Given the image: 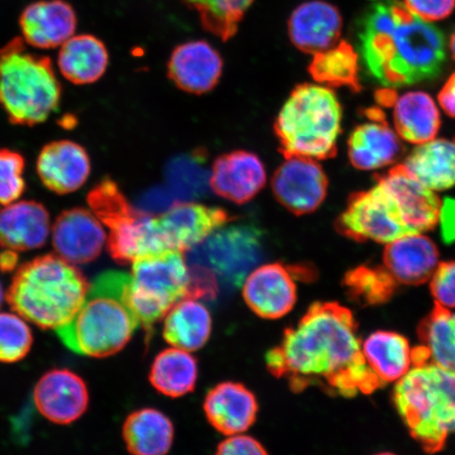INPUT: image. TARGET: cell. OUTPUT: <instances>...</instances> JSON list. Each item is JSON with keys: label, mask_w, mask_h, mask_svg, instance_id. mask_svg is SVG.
Returning <instances> with one entry per match:
<instances>
[{"label": "cell", "mask_w": 455, "mask_h": 455, "mask_svg": "<svg viewBox=\"0 0 455 455\" xmlns=\"http://www.w3.org/2000/svg\"><path fill=\"white\" fill-rule=\"evenodd\" d=\"M275 378L294 392L316 387L335 396L371 395L385 384L363 357L356 321L338 303H315L266 356Z\"/></svg>", "instance_id": "1"}, {"label": "cell", "mask_w": 455, "mask_h": 455, "mask_svg": "<svg viewBox=\"0 0 455 455\" xmlns=\"http://www.w3.org/2000/svg\"><path fill=\"white\" fill-rule=\"evenodd\" d=\"M363 66L386 88L429 81L442 72L446 41L432 22L397 0L375 4L358 32Z\"/></svg>", "instance_id": "2"}, {"label": "cell", "mask_w": 455, "mask_h": 455, "mask_svg": "<svg viewBox=\"0 0 455 455\" xmlns=\"http://www.w3.org/2000/svg\"><path fill=\"white\" fill-rule=\"evenodd\" d=\"M129 275L102 273L90 286L81 308L57 335L71 351L90 357L117 354L140 326L127 300Z\"/></svg>", "instance_id": "3"}, {"label": "cell", "mask_w": 455, "mask_h": 455, "mask_svg": "<svg viewBox=\"0 0 455 455\" xmlns=\"http://www.w3.org/2000/svg\"><path fill=\"white\" fill-rule=\"evenodd\" d=\"M89 288L76 266L60 255H44L20 267L7 299L26 321L39 328L57 330L76 315Z\"/></svg>", "instance_id": "4"}, {"label": "cell", "mask_w": 455, "mask_h": 455, "mask_svg": "<svg viewBox=\"0 0 455 455\" xmlns=\"http://www.w3.org/2000/svg\"><path fill=\"white\" fill-rule=\"evenodd\" d=\"M394 402L425 452L442 451L455 435V372L432 363L414 365L395 384Z\"/></svg>", "instance_id": "5"}, {"label": "cell", "mask_w": 455, "mask_h": 455, "mask_svg": "<svg viewBox=\"0 0 455 455\" xmlns=\"http://www.w3.org/2000/svg\"><path fill=\"white\" fill-rule=\"evenodd\" d=\"M341 107L326 85L303 84L284 102L275 133L286 157L327 159L337 155Z\"/></svg>", "instance_id": "6"}, {"label": "cell", "mask_w": 455, "mask_h": 455, "mask_svg": "<svg viewBox=\"0 0 455 455\" xmlns=\"http://www.w3.org/2000/svg\"><path fill=\"white\" fill-rule=\"evenodd\" d=\"M14 38L0 49V106L21 126L43 123L59 108L61 87L49 57Z\"/></svg>", "instance_id": "7"}, {"label": "cell", "mask_w": 455, "mask_h": 455, "mask_svg": "<svg viewBox=\"0 0 455 455\" xmlns=\"http://www.w3.org/2000/svg\"><path fill=\"white\" fill-rule=\"evenodd\" d=\"M183 253L171 250L133 263L127 300L146 330L152 329L178 301L187 298L189 268Z\"/></svg>", "instance_id": "8"}, {"label": "cell", "mask_w": 455, "mask_h": 455, "mask_svg": "<svg viewBox=\"0 0 455 455\" xmlns=\"http://www.w3.org/2000/svg\"><path fill=\"white\" fill-rule=\"evenodd\" d=\"M263 255L261 232L253 226L220 228L192 249V264L207 267L228 287H240Z\"/></svg>", "instance_id": "9"}, {"label": "cell", "mask_w": 455, "mask_h": 455, "mask_svg": "<svg viewBox=\"0 0 455 455\" xmlns=\"http://www.w3.org/2000/svg\"><path fill=\"white\" fill-rule=\"evenodd\" d=\"M338 230L352 240L390 243L415 235L403 218L400 204L382 181L371 189L355 193L338 220Z\"/></svg>", "instance_id": "10"}, {"label": "cell", "mask_w": 455, "mask_h": 455, "mask_svg": "<svg viewBox=\"0 0 455 455\" xmlns=\"http://www.w3.org/2000/svg\"><path fill=\"white\" fill-rule=\"evenodd\" d=\"M272 189L284 208L297 215L315 212L327 196L328 180L315 159L286 157L272 180Z\"/></svg>", "instance_id": "11"}, {"label": "cell", "mask_w": 455, "mask_h": 455, "mask_svg": "<svg viewBox=\"0 0 455 455\" xmlns=\"http://www.w3.org/2000/svg\"><path fill=\"white\" fill-rule=\"evenodd\" d=\"M295 281V268L280 263L258 267L244 280L243 299L255 315L266 320H277L297 304Z\"/></svg>", "instance_id": "12"}, {"label": "cell", "mask_w": 455, "mask_h": 455, "mask_svg": "<svg viewBox=\"0 0 455 455\" xmlns=\"http://www.w3.org/2000/svg\"><path fill=\"white\" fill-rule=\"evenodd\" d=\"M34 405L50 422L69 425L89 406L87 384L69 369H54L43 375L34 388Z\"/></svg>", "instance_id": "13"}, {"label": "cell", "mask_w": 455, "mask_h": 455, "mask_svg": "<svg viewBox=\"0 0 455 455\" xmlns=\"http://www.w3.org/2000/svg\"><path fill=\"white\" fill-rule=\"evenodd\" d=\"M230 220L225 210L195 203L176 204L156 218L169 250L180 252L196 248Z\"/></svg>", "instance_id": "14"}, {"label": "cell", "mask_w": 455, "mask_h": 455, "mask_svg": "<svg viewBox=\"0 0 455 455\" xmlns=\"http://www.w3.org/2000/svg\"><path fill=\"white\" fill-rule=\"evenodd\" d=\"M110 229L109 251L121 264L171 251L159 230L156 218L132 206L105 224Z\"/></svg>", "instance_id": "15"}, {"label": "cell", "mask_w": 455, "mask_h": 455, "mask_svg": "<svg viewBox=\"0 0 455 455\" xmlns=\"http://www.w3.org/2000/svg\"><path fill=\"white\" fill-rule=\"evenodd\" d=\"M343 20L337 7L323 0H310L293 10L288 36L295 48L315 55L339 42Z\"/></svg>", "instance_id": "16"}, {"label": "cell", "mask_w": 455, "mask_h": 455, "mask_svg": "<svg viewBox=\"0 0 455 455\" xmlns=\"http://www.w3.org/2000/svg\"><path fill=\"white\" fill-rule=\"evenodd\" d=\"M224 62L218 50L204 41L178 45L168 62V74L180 90L192 94L210 92L218 85Z\"/></svg>", "instance_id": "17"}, {"label": "cell", "mask_w": 455, "mask_h": 455, "mask_svg": "<svg viewBox=\"0 0 455 455\" xmlns=\"http://www.w3.org/2000/svg\"><path fill=\"white\" fill-rule=\"evenodd\" d=\"M53 246L61 259L73 265L98 259L106 243L101 221L84 209L62 213L53 227Z\"/></svg>", "instance_id": "18"}, {"label": "cell", "mask_w": 455, "mask_h": 455, "mask_svg": "<svg viewBox=\"0 0 455 455\" xmlns=\"http://www.w3.org/2000/svg\"><path fill=\"white\" fill-rule=\"evenodd\" d=\"M266 180L264 164L258 156L247 151H235L216 159L209 183L219 196L243 204L263 189Z\"/></svg>", "instance_id": "19"}, {"label": "cell", "mask_w": 455, "mask_h": 455, "mask_svg": "<svg viewBox=\"0 0 455 455\" xmlns=\"http://www.w3.org/2000/svg\"><path fill=\"white\" fill-rule=\"evenodd\" d=\"M367 118L350 135V162L356 169L367 171L389 166L402 155V142L386 122L382 111L368 110Z\"/></svg>", "instance_id": "20"}, {"label": "cell", "mask_w": 455, "mask_h": 455, "mask_svg": "<svg viewBox=\"0 0 455 455\" xmlns=\"http://www.w3.org/2000/svg\"><path fill=\"white\" fill-rule=\"evenodd\" d=\"M22 39L38 49L61 47L74 36L77 17L64 0H41L24 10L20 20Z\"/></svg>", "instance_id": "21"}, {"label": "cell", "mask_w": 455, "mask_h": 455, "mask_svg": "<svg viewBox=\"0 0 455 455\" xmlns=\"http://www.w3.org/2000/svg\"><path fill=\"white\" fill-rule=\"evenodd\" d=\"M439 258L435 243L423 233H415L387 244L384 268L396 283L419 286L430 281Z\"/></svg>", "instance_id": "22"}, {"label": "cell", "mask_w": 455, "mask_h": 455, "mask_svg": "<svg viewBox=\"0 0 455 455\" xmlns=\"http://www.w3.org/2000/svg\"><path fill=\"white\" fill-rule=\"evenodd\" d=\"M204 411L213 428L228 436L243 435L256 420L259 403L246 386L220 383L208 392Z\"/></svg>", "instance_id": "23"}, {"label": "cell", "mask_w": 455, "mask_h": 455, "mask_svg": "<svg viewBox=\"0 0 455 455\" xmlns=\"http://www.w3.org/2000/svg\"><path fill=\"white\" fill-rule=\"evenodd\" d=\"M378 180L382 181L395 196L413 233L434 229L439 221L442 204L435 191L420 184L403 164L379 176Z\"/></svg>", "instance_id": "24"}, {"label": "cell", "mask_w": 455, "mask_h": 455, "mask_svg": "<svg viewBox=\"0 0 455 455\" xmlns=\"http://www.w3.org/2000/svg\"><path fill=\"white\" fill-rule=\"evenodd\" d=\"M90 168L87 152L69 140L45 146L37 161V172L44 185L59 195L78 190L87 181Z\"/></svg>", "instance_id": "25"}, {"label": "cell", "mask_w": 455, "mask_h": 455, "mask_svg": "<svg viewBox=\"0 0 455 455\" xmlns=\"http://www.w3.org/2000/svg\"><path fill=\"white\" fill-rule=\"evenodd\" d=\"M50 235V218L43 204L13 203L0 212V243L13 251L44 246Z\"/></svg>", "instance_id": "26"}, {"label": "cell", "mask_w": 455, "mask_h": 455, "mask_svg": "<svg viewBox=\"0 0 455 455\" xmlns=\"http://www.w3.org/2000/svg\"><path fill=\"white\" fill-rule=\"evenodd\" d=\"M420 345L412 349L413 366L432 363L455 372V311L435 305L418 328Z\"/></svg>", "instance_id": "27"}, {"label": "cell", "mask_w": 455, "mask_h": 455, "mask_svg": "<svg viewBox=\"0 0 455 455\" xmlns=\"http://www.w3.org/2000/svg\"><path fill=\"white\" fill-rule=\"evenodd\" d=\"M403 166L432 191L451 189L455 186V139H435L419 145Z\"/></svg>", "instance_id": "28"}, {"label": "cell", "mask_w": 455, "mask_h": 455, "mask_svg": "<svg viewBox=\"0 0 455 455\" xmlns=\"http://www.w3.org/2000/svg\"><path fill=\"white\" fill-rule=\"evenodd\" d=\"M212 332V315L199 299H183L164 317V338L176 348L189 352L201 349Z\"/></svg>", "instance_id": "29"}, {"label": "cell", "mask_w": 455, "mask_h": 455, "mask_svg": "<svg viewBox=\"0 0 455 455\" xmlns=\"http://www.w3.org/2000/svg\"><path fill=\"white\" fill-rule=\"evenodd\" d=\"M363 357L370 369L386 384L397 383L413 367L411 344L403 335L377 331L362 343Z\"/></svg>", "instance_id": "30"}, {"label": "cell", "mask_w": 455, "mask_h": 455, "mask_svg": "<svg viewBox=\"0 0 455 455\" xmlns=\"http://www.w3.org/2000/svg\"><path fill=\"white\" fill-rule=\"evenodd\" d=\"M123 437L132 455H167L174 440V427L166 414L153 408L131 413Z\"/></svg>", "instance_id": "31"}, {"label": "cell", "mask_w": 455, "mask_h": 455, "mask_svg": "<svg viewBox=\"0 0 455 455\" xmlns=\"http://www.w3.org/2000/svg\"><path fill=\"white\" fill-rule=\"evenodd\" d=\"M109 65V54L104 43L93 36H72L61 45L60 70L68 81L76 84L98 82Z\"/></svg>", "instance_id": "32"}, {"label": "cell", "mask_w": 455, "mask_h": 455, "mask_svg": "<svg viewBox=\"0 0 455 455\" xmlns=\"http://www.w3.org/2000/svg\"><path fill=\"white\" fill-rule=\"evenodd\" d=\"M394 121L398 135L411 144L435 139L441 128L439 108L425 92H409L395 100Z\"/></svg>", "instance_id": "33"}, {"label": "cell", "mask_w": 455, "mask_h": 455, "mask_svg": "<svg viewBox=\"0 0 455 455\" xmlns=\"http://www.w3.org/2000/svg\"><path fill=\"white\" fill-rule=\"evenodd\" d=\"M198 377L197 362L191 352L168 348L158 354L150 370V382L164 395L180 397L195 390Z\"/></svg>", "instance_id": "34"}, {"label": "cell", "mask_w": 455, "mask_h": 455, "mask_svg": "<svg viewBox=\"0 0 455 455\" xmlns=\"http://www.w3.org/2000/svg\"><path fill=\"white\" fill-rule=\"evenodd\" d=\"M358 54L349 43L339 42L333 47L313 55L309 73L326 87H348L360 91Z\"/></svg>", "instance_id": "35"}, {"label": "cell", "mask_w": 455, "mask_h": 455, "mask_svg": "<svg viewBox=\"0 0 455 455\" xmlns=\"http://www.w3.org/2000/svg\"><path fill=\"white\" fill-rule=\"evenodd\" d=\"M195 9L204 30L223 42L238 31L244 15L254 0H184Z\"/></svg>", "instance_id": "36"}, {"label": "cell", "mask_w": 455, "mask_h": 455, "mask_svg": "<svg viewBox=\"0 0 455 455\" xmlns=\"http://www.w3.org/2000/svg\"><path fill=\"white\" fill-rule=\"evenodd\" d=\"M345 283L355 299L370 305L385 303L394 295L397 284L385 268L365 266L347 273Z\"/></svg>", "instance_id": "37"}, {"label": "cell", "mask_w": 455, "mask_h": 455, "mask_svg": "<svg viewBox=\"0 0 455 455\" xmlns=\"http://www.w3.org/2000/svg\"><path fill=\"white\" fill-rule=\"evenodd\" d=\"M33 334L25 318L17 313H0V363H17L28 355Z\"/></svg>", "instance_id": "38"}, {"label": "cell", "mask_w": 455, "mask_h": 455, "mask_svg": "<svg viewBox=\"0 0 455 455\" xmlns=\"http://www.w3.org/2000/svg\"><path fill=\"white\" fill-rule=\"evenodd\" d=\"M25 161L19 153L0 150V206H9L25 191Z\"/></svg>", "instance_id": "39"}, {"label": "cell", "mask_w": 455, "mask_h": 455, "mask_svg": "<svg viewBox=\"0 0 455 455\" xmlns=\"http://www.w3.org/2000/svg\"><path fill=\"white\" fill-rule=\"evenodd\" d=\"M430 291L435 304L455 309V261L440 263L430 278Z\"/></svg>", "instance_id": "40"}, {"label": "cell", "mask_w": 455, "mask_h": 455, "mask_svg": "<svg viewBox=\"0 0 455 455\" xmlns=\"http://www.w3.org/2000/svg\"><path fill=\"white\" fill-rule=\"evenodd\" d=\"M214 273L207 267L192 264L189 268V287L187 298L213 299L219 291L218 281Z\"/></svg>", "instance_id": "41"}, {"label": "cell", "mask_w": 455, "mask_h": 455, "mask_svg": "<svg viewBox=\"0 0 455 455\" xmlns=\"http://www.w3.org/2000/svg\"><path fill=\"white\" fill-rule=\"evenodd\" d=\"M412 13L426 21H437L451 16L455 9V0H403Z\"/></svg>", "instance_id": "42"}, {"label": "cell", "mask_w": 455, "mask_h": 455, "mask_svg": "<svg viewBox=\"0 0 455 455\" xmlns=\"http://www.w3.org/2000/svg\"><path fill=\"white\" fill-rule=\"evenodd\" d=\"M215 455H268V452L258 440L243 434L221 442Z\"/></svg>", "instance_id": "43"}, {"label": "cell", "mask_w": 455, "mask_h": 455, "mask_svg": "<svg viewBox=\"0 0 455 455\" xmlns=\"http://www.w3.org/2000/svg\"><path fill=\"white\" fill-rule=\"evenodd\" d=\"M443 241L455 242V199L447 198L441 204L439 221Z\"/></svg>", "instance_id": "44"}, {"label": "cell", "mask_w": 455, "mask_h": 455, "mask_svg": "<svg viewBox=\"0 0 455 455\" xmlns=\"http://www.w3.org/2000/svg\"><path fill=\"white\" fill-rule=\"evenodd\" d=\"M439 102L449 116L455 118V73L449 77L439 94Z\"/></svg>", "instance_id": "45"}, {"label": "cell", "mask_w": 455, "mask_h": 455, "mask_svg": "<svg viewBox=\"0 0 455 455\" xmlns=\"http://www.w3.org/2000/svg\"><path fill=\"white\" fill-rule=\"evenodd\" d=\"M17 254L13 250H9L0 255V269L3 271L14 270L17 265Z\"/></svg>", "instance_id": "46"}, {"label": "cell", "mask_w": 455, "mask_h": 455, "mask_svg": "<svg viewBox=\"0 0 455 455\" xmlns=\"http://www.w3.org/2000/svg\"><path fill=\"white\" fill-rule=\"evenodd\" d=\"M451 50L453 59L455 60V30H454L451 39Z\"/></svg>", "instance_id": "47"}, {"label": "cell", "mask_w": 455, "mask_h": 455, "mask_svg": "<svg viewBox=\"0 0 455 455\" xmlns=\"http://www.w3.org/2000/svg\"><path fill=\"white\" fill-rule=\"evenodd\" d=\"M4 299V289H3V286H2V283H0V306L3 305Z\"/></svg>", "instance_id": "48"}, {"label": "cell", "mask_w": 455, "mask_h": 455, "mask_svg": "<svg viewBox=\"0 0 455 455\" xmlns=\"http://www.w3.org/2000/svg\"><path fill=\"white\" fill-rule=\"evenodd\" d=\"M375 455H395V454L389 453V452H383V453H379V454H375Z\"/></svg>", "instance_id": "49"}]
</instances>
